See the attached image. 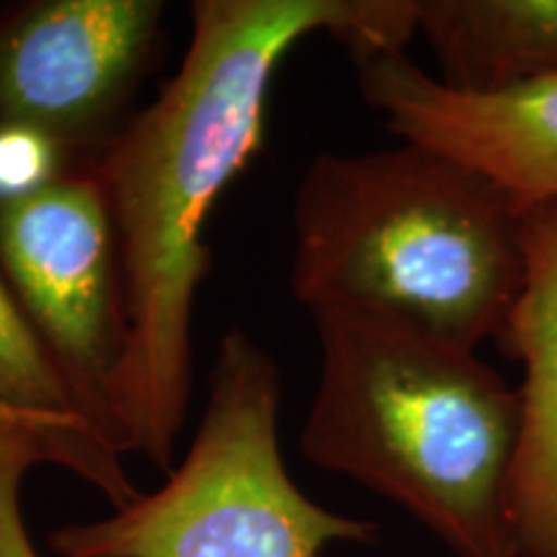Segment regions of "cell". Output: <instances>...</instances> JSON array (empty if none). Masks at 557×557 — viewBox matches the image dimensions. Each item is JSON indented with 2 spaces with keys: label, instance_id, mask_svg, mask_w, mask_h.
I'll return each mask as SVG.
<instances>
[{
  "label": "cell",
  "instance_id": "52a82bcc",
  "mask_svg": "<svg viewBox=\"0 0 557 557\" xmlns=\"http://www.w3.org/2000/svg\"><path fill=\"white\" fill-rule=\"evenodd\" d=\"M359 88L403 143L434 148L496 181L521 207L557 201V78L462 94L406 52L357 62Z\"/></svg>",
  "mask_w": 557,
  "mask_h": 557
},
{
  "label": "cell",
  "instance_id": "9c48e42d",
  "mask_svg": "<svg viewBox=\"0 0 557 557\" xmlns=\"http://www.w3.org/2000/svg\"><path fill=\"white\" fill-rule=\"evenodd\" d=\"M418 32L462 94L557 78V0H418Z\"/></svg>",
  "mask_w": 557,
  "mask_h": 557
},
{
  "label": "cell",
  "instance_id": "277c9868",
  "mask_svg": "<svg viewBox=\"0 0 557 557\" xmlns=\"http://www.w3.org/2000/svg\"><path fill=\"white\" fill-rule=\"evenodd\" d=\"M282 374L246 331L220 341L199 431L169 480L96 521L47 534L58 557H320L372 545L374 521L305 496L278 447Z\"/></svg>",
  "mask_w": 557,
  "mask_h": 557
},
{
  "label": "cell",
  "instance_id": "8992f818",
  "mask_svg": "<svg viewBox=\"0 0 557 557\" xmlns=\"http://www.w3.org/2000/svg\"><path fill=\"white\" fill-rule=\"evenodd\" d=\"M158 0H24L0 9V122L96 160L135 116L158 60Z\"/></svg>",
  "mask_w": 557,
  "mask_h": 557
},
{
  "label": "cell",
  "instance_id": "7c38bea8",
  "mask_svg": "<svg viewBox=\"0 0 557 557\" xmlns=\"http://www.w3.org/2000/svg\"><path fill=\"white\" fill-rule=\"evenodd\" d=\"M90 163L29 124L0 122V209L37 197Z\"/></svg>",
  "mask_w": 557,
  "mask_h": 557
},
{
  "label": "cell",
  "instance_id": "30bf717a",
  "mask_svg": "<svg viewBox=\"0 0 557 557\" xmlns=\"http://www.w3.org/2000/svg\"><path fill=\"white\" fill-rule=\"evenodd\" d=\"M0 403L29 413L78 418L94 426L78 387L34 329L3 274H0Z\"/></svg>",
  "mask_w": 557,
  "mask_h": 557
},
{
  "label": "cell",
  "instance_id": "6da1fadb",
  "mask_svg": "<svg viewBox=\"0 0 557 557\" xmlns=\"http://www.w3.org/2000/svg\"><path fill=\"white\" fill-rule=\"evenodd\" d=\"M325 32L354 62L406 52L416 0H197L184 62L96 158L120 235L127 346L109 387L122 455L173 470L191 400V323L212 253L205 225L263 148L269 83Z\"/></svg>",
  "mask_w": 557,
  "mask_h": 557
},
{
  "label": "cell",
  "instance_id": "5b68a950",
  "mask_svg": "<svg viewBox=\"0 0 557 557\" xmlns=\"http://www.w3.org/2000/svg\"><path fill=\"white\" fill-rule=\"evenodd\" d=\"M0 274L116 447L109 387L127 346V289L96 160L0 209Z\"/></svg>",
  "mask_w": 557,
  "mask_h": 557
},
{
  "label": "cell",
  "instance_id": "3957f363",
  "mask_svg": "<svg viewBox=\"0 0 557 557\" xmlns=\"http://www.w3.org/2000/svg\"><path fill=\"white\" fill-rule=\"evenodd\" d=\"M524 209L426 145L323 152L295 194L292 292L310 312L364 310L472 351L504 348L527 284Z\"/></svg>",
  "mask_w": 557,
  "mask_h": 557
},
{
  "label": "cell",
  "instance_id": "7a4b0ae2",
  "mask_svg": "<svg viewBox=\"0 0 557 557\" xmlns=\"http://www.w3.org/2000/svg\"><path fill=\"white\" fill-rule=\"evenodd\" d=\"M320 380L299 449L421 521L457 557H519L521 395L472 348L351 308L310 312Z\"/></svg>",
  "mask_w": 557,
  "mask_h": 557
},
{
  "label": "cell",
  "instance_id": "ba28073f",
  "mask_svg": "<svg viewBox=\"0 0 557 557\" xmlns=\"http://www.w3.org/2000/svg\"><path fill=\"white\" fill-rule=\"evenodd\" d=\"M527 284L500 351L524 364L511 513L519 557H557V201L524 209Z\"/></svg>",
  "mask_w": 557,
  "mask_h": 557
},
{
  "label": "cell",
  "instance_id": "4fadbf2b",
  "mask_svg": "<svg viewBox=\"0 0 557 557\" xmlns=\"http://www.w3.org/2000/svg\"><path fill=\"white\" fill-rule=\"evenodd\" d=\"M37 465H50L39 444L0 438V557H39L21 513V483Z\"/></svg>",
  "mask_w": 557,
  "mask_h": 557
},
{
  "label": "cell",
  "instance_id": "8fae6325",
  "mask_svg": "<svg viewBox=\"0 0 557 557\" xmlns=\"http://www.w3.org/2000/svg\"><path fill=\"white\" fill-rule=\"evenodd\" d=\"M0 438H24L39 444L52 468H62L101 493L114 508L135 500L139 493L122 468V451L101 431L78 418L45 416L0 403Z\"/></svg>",
  "mask_w": 557,
  "mask_h": 557
}]
</instances>
